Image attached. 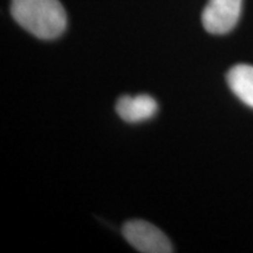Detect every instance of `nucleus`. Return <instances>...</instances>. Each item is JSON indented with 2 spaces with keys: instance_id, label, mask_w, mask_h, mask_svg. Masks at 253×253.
<instances>
[{
  "instance_id": "f257e3e1",
  "label": "nucleus",
  "mask_w": 253,
  "mask_h": 253,
  "mask_svg": "<svg viewBox=\"0 0 253 253\" xmlns=\"http://www.w3.org/2000/svg\"><path fill=\"white\" fill-rule=\"evenodd\" d=\"M11 13L21 27L39 39H55L67 26V14L59 0H12Z\"/></svg>"
},
{
  "instance_id": "39448f33",
  "label": "nucleus",
  "mask_w": 253,
  "mask_h": 253,
  "mask_svg": "<svg viewBox=\"0 0 253 253\" xmlns=\"http://www.w3.org/2000/svg\"><path fill=\"white\" fill-rule=\"evenodd\" d=\"M227 84L238 99L253 108V66L237 65L227 73Z\"/></svg>"
},
{
  "instance_id": "f03ea898",
  "label": "nucleus",
  "mask_w": 253,
  "mask_h": 253,
  "mask_svg": "<svg viewBox=\"0 0 253 253\" xmlns=\"http://www.w3.org/2000/svg\"><path fill=\"white\" fill-rule=\"evenodd\" d=\"M123 237L137 251L143 253H171L175 251L169 238L158 227L145 220H129L122 227Z\"/></svg>"
},
{
  "instance_id": "7ed1b4c3",
  "label": "nucleus",
  "mask_w": 253,
  "mask_h": 253,
  "mask_svg": "<svg viewBox=\"0 0 253 253\" xmlns=\"http://www.w3.org/2000/svg\"><path fill=\"white\" fill-rule=\"evenodd\" d=\"M243 0H209L202 13V23L211 34L232 31L242 13Z\"/></svg>"
},
{
  "instance_id": "20e7f679",
  "label": "nucleus",
  "mask_w": 253,
  "mask_h": 253,
  "mask_svg": "<svg viewBox=\"0 0 253 253\" xmlns=\"http://www.w3.org/2000/svg\"><path fill=\"white\" fill-rule=\"evenodd\" d=\"M156 100L149 95L141 94L136 96H122L116 104V112L120 118L129 123L143 122L153 118L157 113Z\"/></svg>"
}]
</instances>
